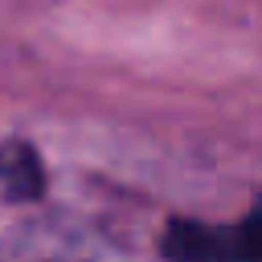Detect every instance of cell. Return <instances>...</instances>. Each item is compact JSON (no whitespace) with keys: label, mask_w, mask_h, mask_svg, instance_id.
<instances>
[{"label":"cell","mask_w":262,"mask_h":262,"mask_svg":"<svg viewBox=\"0 0 262 262\" xmlns=\"http://www.w3.org/2000/svg\"><path fill=\"white\" fill-rule=\"evenodd\" d=\"M45 184L41 160L29 143H0V196L4 201H33Z\"/></svg>","instance_id":"7a4b0ae2"},{"label":"cell","mask_w":262,"mask_h":262,"mask_svg":"<svg viewBox=\"0 0 262 262\" xmlns=\"http://www.w3.org/2000/svg\"><path fill=\"white\" fill-rule=\"evenodd\" d=\"M172 262H262V213L242 221H172L160 233Z\"/></svg>","instance_id":"6da1fadb"}]
</instances>
